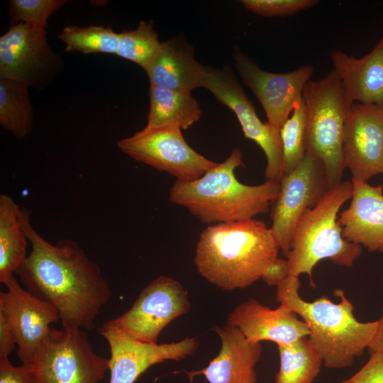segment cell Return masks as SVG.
Here are the masks:
<instances>
[{
	"instance_id": "cell-20",
	"label": "cell",
	"mask_w": 383,
	"mask_h": 383,
	"mask_svg": "<svg viewBox=\"0 0 383 383\" xmlns=\"http://www.w3.org/2000/svg\"><path fill=\"white\" fill-rule=\"evenodd\" d=\"M330 57L349 104L357 101L383 109V37L361 58L338 50Z\"/></svg>"
},
{
	"instance_id": "cell-12",
	"label": "cell",
	"mask_w": 383,
	"mask_h": 383,
	"mask_svg": "<svg viewBox=\"0 0 383 383\" xmlns=\"http://www.w3.org/2000/svg\"><path fill=\"white\" fill-rule=\"evenodd\" d=\"M187 292L166 276L153 279L123 314L104 322L142 342L157 343L161 331L190 309Z\"/></svg>"
},
{
	"instance_id": "cell-18",
	"label": "cell",
	"mask_w": 383,
	"mask_h": 383,
	"mask_svg": "<svg viewBox=\"0 0 383 383\" xmlns=\"http://www.w3.org/2000/svg\"><path fill=\"white\" fill-rule=\"evenodd\" d=\"M351 182L350 204L338 219L343 237L369 252L383 253V186L354 178Z\"/></svg>"
},
{
	"instance_id": "cell-15",
	"label": "cell",
	"mask_w": 383,
	"mask_h": 383,
	"mask_svg": "<svg viewBox=\"0 0 383 383\" xmlns=\"http://www.w3.org/2000/svg\"><path fill=\"white\" fill-rule=\"evenodd\" d=\"M98 330L110 348L109 383H135L151 366L184 359L199 345L197 339L189 337L163 344L142 342L105 323Z\"/></svg>"
},
{
	"instance_id": "cell-13",
	"label": "cell",
	"mask_w": 383,
	"mask_h": 383,
	"mask_svg": "<svg viewBox=\"0 0 383 383\" xmlns=\"http://www.w3.org/2000/svg\"><path fill=\"white\" fill-rule=\"evenodd\" d=\"M235 67L243 83L250 88L260 102L267 122L280 128L303 100V91L313 73L312 65H307L284 73L270 72L240 48L233 54Z\"/></svg>"
},
{
	"instance_id": "cell-31",
	"label": "cell",
	"mask_w": 383,
	"mask_h": 383,
	"mask_svg": "<svg viewBox=\"0 0 383 383\" xmlns=\"http://www.w3.org/2000/svg\"><path fill=\"white\" fill-rule=\"evenodd\" d=\"M340 383H383V353H372L359 371Z\"/></svg>"
},
{
	"instance_id": "cell-11",
	"label": "cell",
	"mask_w": 383,
	"mask_h": 383,
	"mask_svg": "<svg viewBox=\"0 0 383 383\" xmlns=\"http://www.w3.org/2000/svg\"><path fill=\"white\" fill-rule=\"evenodd\" d=\"M279 184V194L271 210L270 228L279 249L287 255L301 218L317 205L329 186L323 165L309 153L298 167L283 175Z\"/></svg>"
},
{
	"instance_id": "cell-6",
	"label": "cell",
	"mask_w": 383,
	"mask_h": 383,
	"mask_svg": "<svg viewBox=\"0 0 383 383\" xmlns=\"http://www.w3.org/2000/svg\"><path fill=\"white\" fill-rule=\"evenodd\" d=\"M303 100L306 111V153L322 162L331 189L342 182L345 169L344 127L351 104L334 70L321 79L309 80L304 88Z\"/></svg>"
},
{
	"instance_id": "cell-34",
	"label": "cell",
	"mask_w": 383,
	"mask_h": 383,
	"mask_svg": "<svg viewBox=\"0 0 383 383\" xmlns=\"http://www.w3.org/2000/svg\"><path fill=\"white\" fill-rule=\"evenodd\" d=\"M16 345L15 335L4 316L0 313V359L9 358Z\"/></svg>"
},
{
	"instance_id": "cell-7",
	"label": "cell",
	"mask_w": 383,
	"mask_h": 383,
	"mask_svg": "<svg viewBox=\"0 0 383 383\" xmlns=\"http://www.w3.org/2000/svg\"><path fill=\"white\" fill-rule=\"evenodd\" d=\"M30 369L34 383H98L109 359L94 352L82 329L50 327Z\"/></svg>"
},
{
	"instance_id": "cell-26",
	"label": "cell",
	"mask_w": 383,
	"mask_h": 383,
	"mask_svg": "<svg viewBox=\"0 0 383 383\" xmlns=\"http://www.w3.org/2000/svg\"><path fill=\"white\" fill-rule=\"evenodd\" d=\"M65 45L67 52H80L84 55L92 53L116 54L120 33L111 27L90 26L78 27L67 26L58 35Z\"/></svg>"
},
{
	"instance_id": "cell-9",
	"label": "cell",
	"mask_w": 383,
	"mask_h": 383,
	"mask_svg": "<svg viewBox=\"0 0 383 383\" xmlns=\"http://www.w3.org/2000/svg\"><path fill=\"white\" fill-rule=\"evenodd\" d=\"M117 147L132 159L165 172L180 182L200 178L217 165L194 150L179 127L145 126L133 135L119 140Z\"/></svg>"
},
{
	"instance_id": "cell-33",
	"label": "cell",
	"mask_w": 383,
	"mask_h": 383,
	"mask_svg": "<svg viewBox=\"0 0 383 383\" xmlns=\"http://www.w3.org/2000/svg\"><path fill=\"white\" fill-rule=\"evenodd\" d=\"M288 276L287 260L277 257L265 271L261 279L268 285L277 286Z\"/></svg>"
},
{
	"instance_id": "cell-1",
	"label": "cell",
	"mask_w": 383,
	"mask_h": 383,
	"mask_svg": "<svg viewBox=\"0 0 383 383\" xmlns=\"http://www.w3.org/2000/svg\"><path fill=\"white\" fill-rule=\"evenodd\" d=\"M30 216V210L21 208V225L31 250L16 274L26 290L56 308L63 328L94 329L111 296L100 266L75 240H46L32 226Z\"/></svg>"
},
{
	"instance_id": "cell-24",
	"label": "cell",
	"mask_w": 383,
	"mask_h": 383,
	"mask_svg": "<svg viewBox=\"0 0 383 383\" xmlns=\"http://www.w3.org/2000/svg\"><path fill=\"white\" fill-rule=\"evenodd\" d=\"M29 88L19 82L0 79V125L20 140L30 135L33 127Z\"/></svg>"
},
{
	"instance_id": "cell-28",
	"label": "cell",
	"mask_w": 383,
	"mask_h": 383,
	"mask_svg": "<svg viewBox=\"0 0 383 383\" xmlns=\"http://www.w3.org/2000/svg\"><path fill=\"white\" fill-rule=\"evenodd\" d=\"M279 133L285 175L298 167L306 155V111L304 100L283 124Z\"/></svg>"
},
{
	"instance_id": "cell-29",
	"label": "cell",
	"mask_w": 383,
	"mask_h": 383,
	"mask_svg": "<svg viewBox=\"0 0 383 383\" xmlns=\"http://www.w3.org/2000/svg\"><path fill=\"white\" fill-rule=\"evenodd\" d=\"M67 3L66 0H10V21L11 24L23 23L46 29L51 15Z\"/></svg>"
},
{
	"instance_id": "cell-2",
	"label": "cell",
	"mask_w": 383,
	"mask_h": 383,
	"mask_svg": "<svg viewBox=\"0 0 383 383\" xmlns=\"http://www.w3.org/2000/svg\"><path fill=\"white\" fill-rule=\"evenodd\" d=\"M270 228L254 218L211 224L203 230L194 262L198 272L223 290L246 288L277 258Z\"/></svg>"
},
{
	"instance_id": "cell-23",
	"label": "cell",
	"mask_w": 383,
	"mask_h": 383,
	"mask_svg": "<svg viewBox=\"0 0 383 383\" xmlns=\"http://www.w3.org/2000/svg\"><path fill=\"white\" fill-rule=\"evenodd\" d=\"M21 208L0 196V282L6 284L26 259L28 240L21 221Z\"/></svg>"
},
{
	"instance_id": "cell-5",
	"label": "cell",
	"mask_w": 383,
	"mask_h": 383,
	"mask_svg": "<svg viewBox=\"0 0 383 383\" xmlns=\"http://www.w3.org/2000/svg\"><path fill=\"white\" fill-rule=\"evenodd\" d=\"M353 189L351 181L341 182L301 218L292 248L287 255L289 275L299 277L306 274L314 287L313 270L318 262L329 259L335 265L350 267L362 255L361 245L343 238L338 221V213L341 206L351 199Z\"/></svg>"
},
{
	"instance_id": "cell-14",
	"label": "cell",
	"mask_w": 383,
	"mask_h": 383,
	"mask_svg": "<svg viewBox=\"0 0 383 383\" xmlns=\"http://www.w3.org/2000/svg\"><path fill=\"white\" fill-rule=\"evenodd\" d=\"M5 285L6 292H0V313L15 335L22 365L30 368L59 313L53 305L22 288L14 275Z\"/></svg>"
},
{
	"instance_id": "cell-30",
	"label": "cell",
	"mask_w": 383,
	"mask_h": 383,
	"mask_svg": "<svg viewBox=\"0 0 383 383\" xmlns=\"http://www.w3.org/2000/svg\"><path fill=\"white\" fill-rule=\"evenodd\" d=\"M248 10L264 16H285L316 5V0H243Z\"/></svg>"
},
{
	"instance_id": "cell-19",
	"label": "cell",
	"mask_w": 383,
	"mask_h": 383,
	"mask_svg": "<svg viewBox=\"0 0 383 383\" xmlns=\"http://www.w3.org/2000/svg\"><path fill=\"white\" fill-rule=\"evenodd\" d=\"M213 330L221 341L218 354L205 368L189 375L203 374L209 383H257L261 343L248 340L239 329L227 324Z\"/></svg>"
},
{
	"instance_id": "cell-25",
	"label": "cell",
	"mask_w": 383,
	"mask_h": 383,
	"mask_svg": "<svg viewBox=\"0 0 383 383\" xmlns=\"http://www.w3.org/2000/svg\"><path fill=\"white\" fill-rule=\"evenodd\" d=\"M279 370L276 383H313L318 376L323 360L308 337L292 343L277 345Z\"/></svg>"
},
{
	"instance_id": "cell-35",
	"label": "cell",
	"mask_w": 383,
	"mask_h": 383,
	"mask_svg": "<svg viewBox=\"0 0 383 383\" xmlns=\"http://www.w3.org/2000/svg\"><path fill=\"white\" fill-rule=\"evenodd\" d=\"M367 349L370 354L377 352L383 353V308L382 316L378 320L377 332Z\"/></svg>"
},
{
	"instance_id": "cell-32",
	"label": "cell",
	"mask_w": 383,
	"mask_h": 383,
	"mask_svg": "<svg viewBox=\"0 0 383 383\" xmlns=\"http://www.w3.org/2000/svg\"><path fill=\"white\" fill-rule=\"evenodd\" d=\"M0 383H34L32 370L13 365L9 358L0 359Z\"/></svg>"
},
{
	"instance_id": "cell-17",
	"label": "cell",
	"mask_w": 383,
	"mask_h": 383,
	"mask_svg": "<svg viewBox=\"0 0 383 383\" xmlns=\"http://www.w3.org/2000/svg\"><path fill=\"white\" fill-rule=\"evenodd\" d=\"M227 325L237 328L252 343L272 341L277 345L292 343L308 337V325L284 305L275 309L249 299L228 315Z\"/></svg>"
},
{
	"instance_id": "cell-22",
	"label": "cell",
	"mask_w": 383,
	"mask_h": 383,
	"mask_svg": "<svg viewBox=\"0 0 383 383\" xmlns=\"http://www.w3.org/2000/svg\"><path fill=\"white\" fill-rule=\"evenodd\" d=\"M149 98L148 127L174 126L188 129L201 117L192 92L150 85Z\"/></svg>"
},
{
	"instance_id": "cell-10",
	"label": "cell",
	"mask_w": 383,
	"mask_h": 383,
	"mask_svg": "<svg viewBox=\"0 0 383 383\" xmlns=\"http://www.w3.org/2000/svg\"><path fill=\"white\" fill-rule=\"evenodd\" d=\"M201 87L234 112L245 138L255 142L266 156L265 174L267 180L279 182L283 176V151L279 130L259 118L231 67L228 65L222 68L204 65Z\"/></svg>"
},
{
	"instance_id": "cell-16",
	"label": "cell",
	"mask_w": 383,
	"mask_h": 383,
	"mask_svg": "<svg viewBox=\"0 0 383 383\" xmlns=\"http://www.w3.org/2000/svg\"><path fill=\"white\" fill-rule=\"evenodd\" d=\"M343 154L353 178L368 182L383 174V109L353 103L345 122Z\"/></svg>"
},
{
	"instance_id": "cell-4",
	"label": "cell",
	"mask_w": 383,
	"mask_h": 383,
	"mask_svg": "<svg viewBox=\"0 0 383 383\" xmlns=\"http://www.w3.org/2000/svg\"><path fill=\"white\" fill-rule=\"evenodd\" d=\"M300 286L299 277L289 275L277 286V301L296 313L308 325V338L325 367H350L355 358L368 348L377 332L378 321H357L353 303L340 289L334 291L340 299L338 303L326 296L309 302L301 297Z\"/></svg>"
},
{
	"instance_id": "cell-8",
	"label": "cell",
	"mask_w": 383,
	"mask_h": 383,
	"mask_svg": "<svg viewBox=\"0 0 383 383\" xmlns=\"http://www.w3.org/2000/svg\"><path fill=\"white\" fill-rule=\"evenodd\" d=\"M63 68L62 58L50 45L45 28L11 24L0 37V79L43 90Z\"/></svg>"
},
{
	"instance_id": "cell-21",
	"label": "cell",
	"mask_w": 383,
	"mask_h": 383,
	"mask_svg": "<svg viewBox=\"0 0 383 383\" xmlns=\"http://www.w3.org/2000/svg\"><path fill=\"white\" fill-rule=\"evenodd\" d=\"M203 67L189 44L172 38L162 43L145 72L150 85L192 92L201 87Z\"/></svg>"
},
{
	"instance_id": "cell-27",
	"label": "cell",
	"mask_w": 383,
	"mask_h": 383,
	"mask_svg": "<svg viewBox=\"0 0 383 383\" xmlns=\"http://www.w3.org/2000/svg\"><path fill=\"white\" fill-rule=\"evenodd\" d=\"M120 33L116 55L132 61L145 70L160 48L162 42L153 27V21H141L132 30Z\"/></svg>"
},
{
	"instance_id": "cell-3",
	"label": "cell",
	"mask_w": 383,
	"mask_h": 383,
	"mask_svg": "<svg viewBox=\"0 0 383 383\" xmlns=\"http://www.w3.org/2000/svg\"><path fill=\"white\" fill-rule=\"evenodd\" d=\"M244 166L243 153L234 148L228 157L192 182L176 181L170 201L209 225L240 221L266 213L278 197L280 184L266 180L257 185L240 182L235 171Z\"/></svg>"
}]
</instances>
